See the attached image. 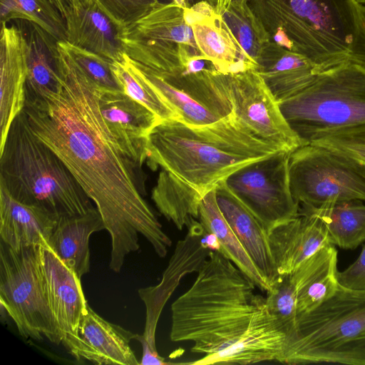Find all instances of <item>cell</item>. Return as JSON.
<instances>
[{
    "label": "cell",
    "instance_id": "6da1fadb",
    "mask_svg": "<svg viewBox=\"0 0 365 365\" xmlns=\"http://www.w3.org/2000/svg\"><path fill=\"white\" fill-rule=\"evenodd\" d=\"M60 86L26 97L23 112L34 135L63 163L96 205L110 236L109 267L119 272L140 248L138 234L160 257L172 245L143 198L142 168L120 149L100 108L103 88L57 41Z\"/></svg>",
    "mask_w": 365,
    "mask_h": 365
},
{
    "label": "cell",
    "instance_id": "7a4b0ae2",
    "mask_svg": "<svg viewBox=\"0 0 365 365\" xmlns=\"http://www.w3.org/2000/svg\"><path fill=\"white\" fill-rule=\"evenodd\" d=\"M191 287L171 305L170 339L203 354L186 364L283 363L287 337L266 297L230 259L210 251Z\"/></svg>",
    "mask_w": 365,
    "mask_h": 365
},
{
    "label": "cell",
    "instance_id": "3957f363",
    "mask_svg": "<svg viewBox=\"0 0 365 365\" xmlns=\"http://www.w3.org/2000/svg\"><path fill=\"white\" fill-rule=\"evenodd\" d=\"M271 41L310 61L318 72L346 62L365 66V19L356 0H249Z\"/></svg>",
    "mask_w": 365,
    "mask_h": 365
},
{
    "label": "cell",
    "instance_id": "277c9868",
    "mask_svg": "<svg viewBox=\"0 0 365 365\" xmlns=\"http://www.w3.org/2000/svg\"><path fill=\"white\" fill-rule=\"evenodd\" d=\"M0 182L16 200L58 218L95 207L60 158L34 135L23 111L0 148Z\"/></svg>",
    "mask_w": 365,
    "mask_h": 365
},
{
    "label": "cell",
    "instance_id": "5b68a950",
    "mask_svg": "<svg viewBox=\"0 0 365 365\" xmlns=\"http://www.w3.org/2000/svg\"><path fill=\"white\" fill-rule=\"evenodd\" d=\"M284 364L365 365V290L346 288L298 315L297 333Z\"/></svg>",
    "mask_w": 365,
    "mask_h": 365
},
{
    "label": "cell",
    "instance_id": "8992f818",
    "mask_svg": "<svg viewBox=\"0 0 365 365\" xmlns=\"http://www.w3.org/2000/svg\"><path fill=\"white\" fill-rule=\"evenodd\" d=\"M279 107L302 145L329 131L364 125L365 66L346 62L322 71Z\"/></svg>",
    "mask_w": 365,
    "mask_h": 365
},
{
    "label": "cell",
    "instance_id": "52a82bcc",
    "mask_svg": "<svg viewBox=\"0 0 365 365\" xmlns=\"http://www.w3.org/2000/svg\"><path fill=\"white\" fill-rule=\"evenodd\" d=\"M256 160L225 149L176 120L160 122L148 137L149 167H160L202 195L235 170Z\"/></svg>",
    "mask_w": 365,
    "mask_h": 365
},
{
    "label": "cell",
    "instance_id": "ba28073f",
    "mask_svg": "<svg viewBox=\"0 0 365 365\" xmlns=\"http://www.w3.org/2000/svg\"><path fill=\"white\" fill-rule=\"evenodd\" d=\"M39 246L14 250L0 242V304L25 339L61 343L45 294Z\"/></svg>",
    "mask_w": 365,
    "mask_h": 365
},
{
    "label": "cell",
    "instance_id": "9c48e42d",
    "mask_svg": "<svg viewBox=\"0 0 365 365\" xmlns=\"http://www.w3.org/2000/svg\"><path fill=\"white\" fill-rule=\"evenodd\" d=\"M187 7L175 2L157 4L120 32L123 51L156 74L181 72L195 56L202 55L185 16Z\"/></svg>",
    "mask_w": 365,
    "mask_h": 365
},
{
    "label": "cell",
    "instance_id": "30bf717a",
    "mask_svg": "<svg viewBox=\"0 0 365 365\" xmlns=\"http://www.w3.org/2000/svg\"><path fill=\"white\" fill-rule=\"evenodd\" d=\"M290 152L279 150L235 170L223 182L267 230L297 217L289 185Z\"/></svg>",
    "mask_w": 365,
    "mask_h": 365
},
{
    "label": "cell",
    "instance_id": "8fae6325",
    "mask_svg": "<svg viewBox=\"0 0 365 365\" xmlns=\"http://www.w3.org/2000/svg\"><path fill=\"white\" fill-rule=\"evenodd\" d=\"M289 178L292 196L299 206L365 202V180L318 145H302L290 153Z\"/></svg>",
    "mask_w": 365,
    "mask_h": 365
},
{
    "label": "cell",
    "instance_id": "7c38bea8",
    "mask_svg": "<svg viewBox=\"0 0 365 365\" xmlns=\"http://www.w3.org/2000/svg\"><path fill=\"white\" fill-rule=\"evenodd\" d=\"M228 83L232 114L242 129L290 153L302 145L255 68L228 73Z\"/></svg>",
    "mask_w": 365,
    "mask_h": 365
},
{
    "label": "cell",
    "instance_id": "4fadbf2b",
    "mask_svg": "<svg viewBox=\"0 0 365 365\" xmlns=\"http://www.w3.org/2000/svg\"><path fill=\"white\" fill-rule=\"evenodd\" d=\"M135 334L110 323L88 304L76 333L63 339L62 344L78 361L98 365H139L130 342Z\"/></svg>",
    "mask_w": 365,
    "mask_h": 365
},
{
    "label": "cell",
    "instance_id": "5bb4252c",
    "mask_svg": "<svg viewBox=\"0 0 365 365\" xmlns=\"http://www.w3.org/2000/svg\"><path fill=\"white\" fill-rule=\"evenodd\" d=\"M38 259L45 294L62 342L76 333L88 304L81 278L57 256L47 242L39 245Z\"/></svg>",
    "mask_w": 365,
    "mask_h": 365
},
{
    "label": "cell",
    "instance_id": "9a60e30c",
    "mask_svg": "<svg viewBox=\"0 0 365 365\" xmlns=\"http://www.w3.org/2000/svg\"><path fill=\"white\" fill-rule=\"evenodd\" d=\"M100 108L122 151L142 168L147 158L148 135L161 120L122 90L103 89Z\"/></svg>",
    "mask_w": 365,
    "mask_h": 365
},
{
    "label": "cell",
    "instance_id": "2e32d148",
    "mask_svg": "<svg viewBox=\"0 0 365 365\" xmlns=\"http://www.w3.org/2000/svg\"><path fill=\"white\" fill-rule=\"evenodd\" d=\"M28 75V42L22 29L1 24L0 148L14 119L24 110Z\"/></svg>",
    "mask_w": 365,
    "mask_h": 365
},
{
    "label": "cell",
    "instance_id": "e0dca14e",
    "mask_svg": "<svg viewBox=\"0 0 365 365\" xmlns=\"http://www.w3.org/2000/svg\"><path fill=\"white\" fill-rule=\"evenodd\" d=\"M196 45L201 54L223 73L243 71L256 66L250 62L235 39L221 15L205 1L185 9Z\"/></svg>",
    "mask_w": 365,
    "mask_h": 365
},
{
    "label": "cell",
    "instance_id": "ac0fdd59",
    "mask_svg": "<svg viewBox=\"0 0 365 365\" xmlns=\"http://www.w3.org/2000/svg\"><path fill=\"white\" fill-rule=\"evenodd\" d=\"M268 240L279 275L292 273L319 250L331 245L324 223L302 214L274 227Z\"/></svg>",
    "mask_w": 365,
    "mask_h": 365
},
{
    "label": "cell",
    "instance_id": "d6986e66",
    "mask_svg": "<svg viewBox=\"0 0 365 365\" xmlns=\"http://www.w3.org/2000/svg\"><path fill=\"white\" fill-rule=\"evenodd\" d=\"M215 197L224 218L272 287L279 274L271 253L267 230L227 188L223 180L215 186Z\"/></svg>",
    "mask_w": 365,
    "mask_h": 365
},
{
    "label": "cell",
    "instance_id": "ffe728a7",
    "mask_svg": "<svg viewBox=\"0 0 365 365\" xmlns=\"http://www.w3.org/2000/svg\"><path fill=\"white\" fill-rule=\"evenodd\" d=\"M58 218L35 205L14 198L0 182L1 240L14 250L48 241Z\"/></svg>",
    "mask_w": 365,
    "mask_h": 365
},
{
    "label": "cell",
    "instance_id": "44dd1931",
    "mask_svg": "<svg viewBox=\"0 0 365 365\" xmlns=\"http://www.w3.org/2000/svg\"><path fill=\"white\" fill-rule=\"evenodd\" d=\"M255 70L279 103L301 92L319 73L307 58L272 41L259 55Z\"/></svg>",
    "mask_w": 365,
    "mask_h": 365
},
{
    "label": "cell",
    "instance_id": "7402d4cb",
    "mask_svg": "<svg viewBox=\"0 0 365 365\" xmlns=\"http://www.w3.org/2000/svg\"><path fill=\"white\" fill-rule=\"evenodd\" d=\"M65 21L68 43L112 62L121 57L120 30L93 0L78 11L71 9Z\"/></svg>",
    "mask_w": 365,
    "mask_h": 365
},
{
    "label": "cell",
    "instance_id": "603a6c76",
    "mask_svg": "<svg viewBox=\"0 0 365 365\" xmlns=\"http://www.w3.org/2000/svg\"><path fill=\"white\" fill-rule=\"evenodd\" d=\"M337 255L334 245H327L291 273L296 289L298 315L314 309L336 292Z\"/></svg>",
    "mask_w": 365,
    "mask_h": 365
},
{
    "label": "cell",
    "instance_id": "cb8c5ba5",
    "mask_svg": "<svg viewBox=\"0 0 365 365\" xmlns=\"http://www.w3.org/2000/svg\"><path fill=\"white\" fill-rule=\"evenodd\" d=\"M102 230H105V225L95 207L82 215L58 218L47 242L57 256L81 278L90 269V237Z\"/></svg>",
    "mask_w": 365,
    "mask_h": 365
},
{
    "label": "cell",
    "instance_id": "d4e9b609",
    "mask_svg": "<svg viewBox=\"0 0 365 365\" xmlns=\"http://www.w3.org/2000/svg\"><path fill=\"white\" fill-rule=\"evenodd\" d=\"M198 219L206 232L217 237L221 246L220 253L230 259L257 288L268 292L270 284L258 270L219 209L215 187L203 196Z\"/></svg>",
    "mask_w": 365,
    "mask_h": 365
},
{
    "label": "cell",
    "instance_id": "484cf974",
    "mask_svg": "<svg viewBox=\"0 0 365 365\" xmlns=\"http://www.w3.org/2000/svg\"><path fill=\"white\" fill-rule=\"evenodd\" d=\"M28 42V75L26 97L56 90L61 83L57 41L38 25L26 21Z\"/></svg>",
    "mask_w": 365,
    "mask_h": 365
},
{
    "label": "cell",
    "instance_id": "4316f807",
    "mask_svg": "<svg viewBox=\"0 0 365 365\" xmlns=\"http://www.w3.org/2000/svg\"><path fill=\"white\" fill-rule=\"evenodd\" d=\"M364 202L356 200L319 207L299 206V214L318 217L325 225L331 245L346 250H353L365 241Z\"/></svg>",
    "mask_w": 365,
    "mask_h": 365
},
{
    "label": "cell",
    "instance_id": "83f0119b",
    "mask_svg": "<svg viewBox=\"0 0 365 365\" xmlns=\"http://www.w3.org/2000/svg\"><path fill=\"white\" fill-rule=\"evenodd\" d=\"M204 195L171 173L162 169L151 197L158 211L181 230L198 218Z\"/></svg>",
    "mask_w": 365,
    "mask_h": 365
},
{
    "label": "cell",
    "instance_id": "f1b7e54d",
    "mask_svg": "<svg viewBox=\"0 0 365 365\" xmlns=\"http://www.w3.org/2000/svg\"><path fill=\"white\" fill-rule=\"evenodd\" d=\"M221 16L247 59L257 66L259 55L271 38L249 0H232Z\"/></svg>",
    "mask_w": 365,
    "mask_h": 365
},
{
    "label": "cell",
    "instance_id": "f546056e",
    "mask_svg": "<svg viewBox=\"0 0 365 365\" xmlns=\"http://www.w3.org/2000/svg\"><path fill=\"white\" fill-rule=\"evenodd\" d=\"M121 90L153 112L161 120H176V113L163 101L138 66L125 53L111 63Z\"/></svg>",
    "mask_w": 365,
    "mask_h": 365
},
{
    "label": "cell",
    "instance_id": "4dcf8cb0",
    "mask_svg": "<svg viewBox=\"0 0 365 365\" xmlns=\"http://www.w3.org/2000/svg\"><path fill=\"white\" fill-rule=\"evenodd\" d=\"M15 19L38 25L57 41H66V21L50 0H0L1 24Z\"/></svg>",
    "mask_w": 365,
    "mask_h": 365
},
{
    "label": "cell",
    "instance_id": "1f68e13d",
    "mask_svg": "<svg viewBox=\"0 0 365 365\" xmlns=\"http://www.w3.org/2000/svg\"><path fill=\"white\" fill-rule=\"evenodd\" d=\"M310 144L328 150L365 180V125L327 132Z\"/></svg>",
    "mask_w": 365,
    "mask_h": 365
},
{
    "label": "cell",
    "instance_id": "d6a6232c",
    "mask_svg": "<svg viewBox=\"0 0 365 365\" xmlns=\"http://www.w3.org/2000/svg\"><path fill=\"white\" fill-rule=\"evenodd\" d=\"M266 304L287 337V349L297 336L298 327L297 294L291 273L279 275L267 292Z\"/></svg>",
    "mask_w": 365,
    "mask_h": 365
},
{
    "label": "cell",
    "instance_id": "836d02e7",
    "mask_svg": "<svg viewBox=\"0 0 365 365\" xmlns=\"http://www.w3.org/2000/svg\"><path fill=\"white\" fill-rule=\"evenodd\" d=\"M58 42L96 84L106 90H121L111 69L112 61L66 41Z\"/></svg>",
    "mask_w": 365,
    "mask_h": 365
},
{
    "label": "cell",
    "instance_id": "e575fe53",
    "mask_svg": "<svg viewBox=\"0 0 365 365\" xmlns=\"http://www.w3.org/2000/svg\"><path fill=\"white\" fill-rule=\"evenodd\" d=\"M120 32L146 15L158 0H93Z\"/></svg>",
    "mask_w": 365,
    "mask_h": 365
},
{
    "label": "cell",
    "instance_id": "d590c367",
    "mask_svg": "<svg viewBox=\"0 0 365 365\" xmlns=\"http://www.w3.org/2000/svg\"><path fill=\"white\" fill-rule=\"evenodd\" d=\"M338 282L346 288L365 290V244L356 260L344 271L338 272Z\"/></svg>",
    "mask_w": 365,
    "mask_h": 365
},
{
    "label": "cell",
    "instance_id": "8d00e7d4",
    "mask_svg": "<svg viewBox=\"0 0 365 365\" xmlns=\"http://www.w3.org/2000/svg\"><path fill=\"white\" fill-rule=\"evenodd\" d=\"M134 339L138 340L142 346L143 354L139 365H169L176 363L167 362L160 356L157 350L150 347L142 335L135 334Z\"/></svg>",
    "mask_w": 365,
    "mask_h": 365
},
{
    "label": "cell",
    "instance_id": "74e56055",
    "mask_svg": "<svg viewBox=\"0 0 365 365\" xmlns=\"http://www.w3.org/2000/svg\"><path fill=\"white\" fill-rule=\"evenodd\" d=\"M200 242L202 246L208 249L210 251L220 252L221 250V246L217 237L212 232H206L205 230V232L201 237Z\"/></svg>",
    "mask_w": 365,
    "mask_h": 365
},
{
    "label": "cell",
    "instance_id": "f35d334b",
    "mask_svg": "<svg viewBox=\"0 0 365 365\" xmlns=\"http://www.w3.org/2000/svg\"><path fill=\"white\" fill-rule=\"evenodd\" d=\"M212 8L214 11L222 15L229 7L232 0H203Z\"/></svg>",
    "mask_w": 365,
    "mask_h": 365
},
{
    "label": "cell",
    "instance_id": "ab89813d",
    "mask_svg": "<svg viewBox=\"0 0 365 365\" xmlns=\"http://www.w3.org/2000/svg\"><path fill=\"white\" fill-rule=\"evenodd\" d=\"M61 14L64 19L67 17L71 11V6L68 0H50Z\"/></svg>",
    "mask_w": 365,
    "mask_h": 365
},
{
    "label": "cell",
    "instance_id": "60d3db41",
    "mask_svg": "<svg viewBox=\"0 0 365 365\" xmlns=\"http://www.w3.org/2000/svg\"><path fill=\"white\" fill-rule=\"evenodd\" d=\"M200 1L203 0H158V2L162 4L175 2L185 7H190Z\"/></svg>",
    "mask_w": 365,
    "mask_h": 365
},
{
    "label": "cell",
    "instance_id": "b9f144b4",
    "mask_svg": "<svg viewBox=\"0 0 365 365\" xmlns=\"http://www.w3.org/2000/svg\"><path fill=\"white\" fill-rule=\"evenodd\" d=\"M90 0H68L71 9L78 11L88 4Z\"/></svg>",
    "mask_w": 365,
    "mask_h": 365
},
{
    "label": "cell",
    "instance_id": "7bdbcfd3",
    "mask_svg": "<svg viewBox=\"0 0 365 365\" xmlns=\"http://www.w3.org/2000/svg\"><path fill=\"white\" fill-rule=\"evenodd\" d=\"M359 4H360L361 5H364L365 4V0H356Z\"/></svg>",
    "mask_w": 365,
    "mask_h": 365
},
{
    "label": "cell",
    "instance_id": "ee69618b",
    "mask_svg": "<svg viewBox=\"0 0 365 365\" xmlns=\"http://www.w3.org/2000/svg\"><path fill=\"white\" fill-rule=\"evenodd\" d=\"M361 8H362L363 15H364V19H365V4L364 5H361Z\"/></svg>",
    "mask_w": 365,
    "mask_h": 365
}]
</instances>
